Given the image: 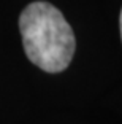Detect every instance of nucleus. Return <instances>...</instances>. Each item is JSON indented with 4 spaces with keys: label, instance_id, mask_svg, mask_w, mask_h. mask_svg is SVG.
Here are the masks:
<instances>
[{
    "label": "nucleus",
    "instance_id": "obj_1",
    "mask_svg": "<svg viewBox=\"0 0 122 124\" xmlns=\"http://www.w3.org/2000/svg\"><path fill=\"white\" fill-rule=\"evenodd\" d=\"M25 54L44 72L59 73L75 54V33L60 11L48 2H33L19 16Z\"/></svg>",
    "mask_w": 122,
    "mask_h": 124
},
{
    "label": "nucleus",
    "instance_id": "obj_2",
    "mask_svg": "<svg viewBox=\"0 0 122 124\" xmlns=\"http://www.w3.org/2000/svg\"><path fill=\"white\" fill-rule=\"evenodd\" d=\"M121 35H122V11H121Z\"/></svg>",
    "mask_w": 122,
    "mask_h": 124
}]
</instances>
